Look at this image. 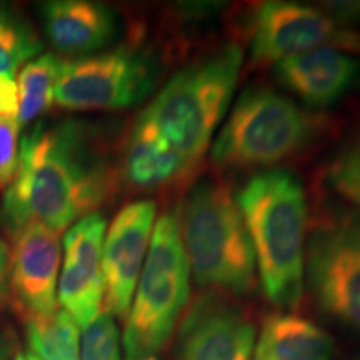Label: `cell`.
I'll return each mask as SVG.
<instances>
[{"mask_svg":"<svg viewBox=\"0 0 360 360\" xmlns=\"http://www.w3.org/2000/svg\"><path fill=\"white\" fill-rule=\"evenodd\" d=\"M191 170L154 125L139 117L125 155V177L139 188H155Z\"/></svg>","mask_w":360,"mask_h":360,"instance_id":"obj_17","label":"cell"},{"mask_svg":"<svg viewBox=\"0 0 360 360\" xmlns=\"http://www.w3.org/2000/svg\"><path fill=\"white\" fill-rule=\"evenodd\" d=\"M322 117L272 89H247L212 146L220 169H265L294 159L321 137Z\"/></svg>","mask_w":360,"mask_h":360,"instance_id":"obj_5","label":"cell"},{"mask_svg":"<svg viewBox=\"0 0 360 360\" xmlns=\"http://www.w3.org/2000/svg\"><path fill=\"white\" fill-rule=\"evenodd\" d=\"M8 277H11V250L7 242L0 236V310L7 302Z\"/></svg>","mask_w":360,"mask_h":360,"instance_id":"obj_26","label":"cell"},{"mask_svg":"<svg viewBox=\"0 0 360 360\" xmlns=\"http://www.w3.org/2000/svg\"><path fill=\"white\" fill-rule=\"evenodd\" d=\"M13 360H39L32 352H17Z\"/></svg>","mask_w":360,"mask_h":360,"instance_id":"obj_28","label":"cell"},{"mask_svg":"<svg viewBox=\"0 0 360 360\" xmlns=\"http://www.w3.org/2000/svg\"><path fill=\"white\" fill-rule=\"evenodd\" d=\"M105 219L94 212L77 220L64 237V267L58 281V304L79 327L90 326L103 305L102 249Z\"/></svg>","mask_w":360,"mask_h":360,"instance_id":"obj_11","label":"cell"},{"mask_svg":"<svg viewBox=\"0 0 360 360\" xmlns=\"http://www.w3.org/2000/svg\"><path fill=\"white\" fill-rule=\"evenodd\" d=\"M252 60L277 64L321 47L360 52V32L342 29L319 7L295 2H264L249 22Z\"/></svg>","mask_w":360,"mask_h":360,"instance_id":"obj_9","label":"cell"},{"mask_svg":"<svg viewBox=\"0 0 360 360\" xmlns=\"http://www.w3.org/2000/svg\"><path fill=\"white\" fill-rule=\"evenodd\" d=\"M112 188L109 159L87 124L40 122L20 139L15 175L0 205V222L12 238L34 224L60 233L94 214Z\"/></svg>","mask_w":360,"mask_h":360,"instance_id":"obj_1","label":"cell"},{"mask_svg":"<svg viewBox=\"0 0 360 360\" xmlns=\"http://www.w3.org/2000/svg\"><path fill=\"white\" fill-rule=\"evenodd\" d=\"M42 42L13 8L0 4V75L12 77L42 52Z\"/></svg>","mask_w":360,"mask_h":360,"instance_id":"obj_20","label":"cell"},{"mask_svg":"<svg viewBox=\"0 0 360 360\" xmlns=\"http://www.w3.org/2000/svg\"><path fill=\"white\" fill-rule=\"evenodd\" d=\"M334 339L309 319L272 314L260 327L254 360H334Z\"/></svg>","mask_w":360,"mask_h":360,"instance_id":"obj_16","label":"cell"},{"mask_svg":"<svg viewBox=\"0 0 360 360\" xmlns=\"http://www.w3.org/2000/svg\"><path fill=\"white\" fill-rule=\"evenodd\" d=\"M274 75L305 105L326 109L354 87L360 75V62L347 52L321 47L277 62Z\"/></svg>","mask_w":360,"mask_h":360,"instance_id":"obj_14","label":"cell"},{"mask_svg":"<svg viewBox=\"0 0 360 360\" xmlns=\"http://www.w3.org/2000/svg\"><path fill=\"white\" fill-rule=\"evenodd\" d=\"M13 340L7 332H0V360H11L13 355Z\"/></svg>","mask_w":360,"mask_h":360,"instance_id":"obj_27","label":"cell"},{"mask_svg":"<svg viewBox=\"0 0 360 360\" xmlns=\"http://www.w3.org/2000/svg\"><path fill=\"white\" fill-rule=\"evenodd\" d=\"M19 119L0 117V188L12 182L19 159Z\"/></svg>","mask_w":360,"mask_h":360,"instance_id":"obj_23","label":"cell"},{"mask_svg":"<svg viewBox=\"0 0 360 360\" xmlns=\"http://www.w3.org/2000/svg\"><path fill=\"white\" fill-rule=\"evenodd\" d=\"M159 79L150 53L122 47L65 62L53 102L67 110H114L141 102Z\"/></svg>","mask_w":360,"mask_h":360,"instance_id":"obj_8","label":"cell"},{"mask_svg":"<svg viewBox=\"0 0 360 360\" xmlns=\"http://www.w3.org/2000/svg\"><path fill=\"white\" fill-rule=\"evenodd\" d=\"M80 360H120L119 328L110 314L101 312L84 328Z\"/></svg>","mask_w":360,"mask_h":360,"instance_id":"obj_22","label":"cell"},{"mask_svg":"<svg viewBox=\"0 0 360 360\" xmlns=\"http://www.w3.org/2000/svg\"><path fill=\"white\" fill-rule=\"evenodd\" d=\"M0 117L19 119V94L12 77L0 75Z\"/></svg>","mask_w":360,"mask_h":360,"instance_id":"obj_25","label":"cell"},{"mask_svg":"<svg viewBox=\"0 0 360 360\" xmlns=\"http://www.w3.org/2000/svg\"><path fill=\"white\" fill-rule=\"evenodd\" d=\"M44 32L57 52L90 56L115 39L119 19L103 4L90 0H51L40 6Z\"/></svg>","mask_w":360,"mask_h":360,"instance_id":"obj_15","label":"cell"},{"mask_svg":"<svg viewBox=\"0 0 360 360\" xmlns=\"http://www.w3.org/2000/svg\"><path fill=\"white\" fill-rule=\"evenodd\" d=\"M244 52L225 44L209 56L179 70L141 114L152 124L192 170L212 142L229 109Z\"/></svg>","mask_w":360,"mask_h":360,"instance_id":"obj_4","label":"cell"},{"mask_svg":"<svg viewBox=\"0 0 360 360\" xmlns=\"http://www.w3.org/2000/svg\"><path fill=\"white\" fill-rule=\"evenodd\" d=\"M327 184L360 210V129L339 147L326 170Z\"/></svg>","mask_w":360,"mask_h":360,"instance_id":"obj_21","label":"cell"},{"mask_svg":"<svg viewBox=\"0 0 360 360\" xmlns=\"http://www.w3.org/2000/svg\"><path fill=\"white\" fill-rule=\"evenodd\" d=\"M64 64L56 53H44L22 67L17 80L20 129L51 109Z\"/></svg>","mask_w":360,"mask_h":360,"instance_id":"obj_18","label":"cell"},{"mask_svg":"<svg viewBox=\"0 0 360 360\" xmlns=\"http://www.w3.org/2000/svg\"><path fill=\"white\" fill-rule=\"evenodd\" d=\"M255 326L215 294L200 297L184 319L175 360H250Z\"/></svg>","mask_w":360,"mask_h":360,"instance_id":"obj_13","label":"cell"},{"mask_svg":"<svg viewBox=\"0 0 360 360\" xmlns=\"http://www.w3.org/2000/svg\"><path fill=\"white\" fill-rule=\"evenodd\" d=\"M27 340L39 360H80L79 326L65 310L25 322Z\"/></svg>","mask_w":360,"mask_h":360,"instance_id":"obj_19","label":"cell"},{"mask_svg":"<svg viewBox=\"0 0 360 360\" xmlns=\"http://www.w3.org/2000/svg\"><path fill=\"white\" fill-rule=\"evenodd\" d=\"M13 240L8 294L17 312L25 322L53 314L57 310L60 233L34 224Z\"/></svg>","mask_w":360,"mask_h":360,"instance_id":"obj_12","label":"cell"},{"mask_svg":"<svg viewBox=\"0 0 360 360\" xmlns=\"http://www.w3.org/2000/svg\"><path fill=\"white\" fill-rule=\"evenodd\" d=\"M154 222V202H132L115 215L107 237L103 238V307L114 319H127L135 287L150 247Z\"/></svg>","mask_w":360,"mask_h":360,"instance_id":"obj_10","label":"cell"},{"mask_svg":"<svg viewBox=\"0 0 360 360\" xmlns=\"http://www.w3.org/2000/svg\"><path fill=\"white\" fill-rule=\"evenodd\" d=\"M124 332L129 360L154 357L164 349L191 295L188 265L177 215L162 214L137 282Z\"/></svg>","mask_w":360,"mask_h":360,"instance_id":"obj_6","label":"cell"},{"mask_svg":"<svg viewBox=\"0 0 360 360\" xmlns=\"http://www.w3.org/2000/svg\"><path fill=\"white\" fill-rule=\"evenodd\" d=\"M304 282L328 319L360 335V210L327 202L309 224Z\"/></svg>","mask_w":360,"mask_h":360,"instance_id":"obj_7","label":"cell"},{"mask_svg":"<svg viewBox=\"0 0 360 360\" xmlns=\"http://www.w3.org/2000/svg\"><path fill=\"white\" fill-rule=\"evenodd\" d=\"M137 360H157L155 357H146V359H137Z\"/></svg>","mask_w":360,"mask_h":360,"instance_id":"obj_29","label":"cell"},{"mask_svg":"<svg viewBox=\"0 0 360 360\" xmlns=\"http://www.w3.org/2000/svg\"><path fill=\"white\" fill-rule=\"evenodd\" d=\"M352 360H360V355H359V357H355V359H352Z\"/></svg>","mask_w":360,"mask_h":360,"instance_id":"obj_30","label":"cell"},{"mask_svg":"<svg viewBox=\"0 0 360 360\" xmlns=\"http://www.w3.org/2000/svg\"><path fill=\"white\" fill-rule=\"evenodd\" d=\"M180 238L200 287L249 294L257 283L255 252L237 199L215 179L192 186L177 214Z\"/></svg>","mask_w":360,"mask_h":360,"instance_id":"obj_3","label":"cell"},{"mask_svg":"<svg viewBox=\"0 0 360 360\" xmlns=\"http://www.w3.org/2000/svg\"><path fill=\"white\" fill-rule=\"evenodd\" d=\"M319 8L326 12L342 29L352 30L354 25L360 24V0H350V2H323Z\"/></svg>","mask_w":360,"mask_h":360,"instance_id":"obj_24","label":"cell"},{"mask_svg":"<svg viewBox=\"0 0 360 360\" xmlns=\"http://www.w3.org/2000/svg\"><path fill=\"white\" fill-rule=\"evenodd\" d=\"M255 252L267 300L290 310L304 294L307 200L294 174L281 169L254 175L236 197Z\"/></svg>","mask_w":360,"mask_h":360,"instance_id":"obj_2","label":"cell"}]
</instances>
